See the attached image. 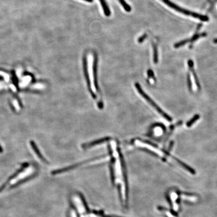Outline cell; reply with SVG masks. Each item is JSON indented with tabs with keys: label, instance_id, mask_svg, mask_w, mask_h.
<instances>
[{
	"label": "cell",
	"instance_id": "cell-12",
	"mask_svg": "<svg viewBox=\"0 0 217 217\" xmlns=\"http://www.w3.org/2000/svg\"><path fill=\"white\" fill-rule=\"evenodd\" d=\"M100 1L106 16H108V17L110 16L111 11L105 0H100Z\"/></svg>",
	"mask_w": 217,
	"mask_h": 217
},
{
	"label": "cell",
	"instance_id": "cell-10",
	"mask_svg": "<svg viewBox=\"0 0 217 217\" xmlns=\"http://www.w3.org/2000/svg\"><path fill=\"white\" fill-rule=\"evenodd\" d=\"M187 64H188V66L189 67V69L190 70L192 74H193V77L194 78V81L196 82V84L197 87H198V89H201V86H200V82L199 81V79H198V77L196 75V72L194 69V62L192 61V60H189L187 61Z\"/></svg>",
	"mask_w": 217,
	"mask_h": 217
},
{
	"label": "cell",
	"instance_id": "cell-15",
	"mask_svg": "<svg viewBox=\"0 0 217 217\" xmlns=\"http://www.w3.org/2000/svg\"><path fill=\"white\" fill-rule=\"evenodd\" d=\"M119 1L126 11L130 12L131 11V7L127 4V3L125 1V0H119Z\"/></svg>",
	"mask_w": 217,
	"mask_h": 217
},
{
	"label": "cell",
	"instance_id": "cell-21",
	"mask_svg": "<svg viewBox=\"0 0 217 217\" xmlns=\"http://www.w3.org/2000/svg\"><path fill=\"white\" fill-rule=\"evenodd\" d=\"M2 152H3V149H2V146H1V144H0V153H2Z\"/></svg>",
	"mask_w": 217,
	"mask_h": 217
},
{
	"label": "cell",
	"instance_id": "cell-3",
	"mask_svg": "<svg viewBox=\"0 0 217 217\" xmlns=\"http://www.w3.org/2000/svg\"><path fill=\"white\" fill-rule=\"evenodd\" d=\"M135 88L136 89L137 91L138 92L139 94H140L141 96H142L143 98L145 100L147 101L148 103L153 108H154V109L156 110V111H157L158 113L159 114H160L165 119H166L167 121L168 122H172V120L171 117H170L169 116L166 114L165 112H164L156 104L155 102H154L153 100H152L150 97L148 96L147 95V94L144 92L143 89H142L141 87L140 86V84H139L138 83H135Z\"/></svg>",
	"mask_w": 217,
	"mask_h": 217
},
{
	"label": "cell",
	"instance_id": "cell-4",
	"mask_svg": "<svg viewBox=\"0 0 217 217\" xmlns=\"http://www.w3.org/2000/svg\"><path fill=\"white\" fill-rule=\"evenodd\" d=\"M161 1H162L166 5L168 6V7H169L170 8H171L176 11H177L180 13H182L184 15H186L187 16H190L194 18H196V19H199L200 20L204 21V22H207L209 20L208 17H207V16L198 14L196 13L190 11L183 9L182 7H180L175 4L171 2L170 0H161Z\"/></svg>",
	"mask_w": 217,
	"mask_h": 217
},
{
	"label": "cell",
	"instance_id": "cell-5",
	"mask_svg": "<svg viewBox=\"0 0 217 217\" xmlns=\"http://www.w3.org/2000/svg\"><path fill=\"white\" fill-rule=\"evenodd\" d=\"M72 201L77 212L81 214L82 217L87 215V208L84 200L80 195L78 194H74L72 197Z\"/></svg>",
	"mask_w": 217,
	"mask_h": 217
},
{
	"label": "cell",
	"instance_id": "cell-20",
	"mask_svg": "<svg viewBox=\"0 0 217 217\" xmlns=\"http://www.w3.org/2000/svg\"><path fill=\"white\" fill-rule=\"evenodd\" d=\"M86 2H89V3H91L93 2V0H84Z\"/></svg>",
	"mask_w": 217,
	"mask_h": 217
},
{
	"label": "cell",
	"instance_id": "cell-13",
	"mask_svg": "<svg viewBox=\"0 0 217 217\" xmlns=\"http://www.w3.org/2000/svg\"><path fill=\"white\" fill-rule=\"evenodd\" d=\"M153 61L155 63H157L158 61V53L157 46L153 43Z\"/></svg>",
	"mask_w": 217,
	"mask_h": 217
},
{
	"label": "cell",
	"instance_id": "cell-19",
	"mask_svg": "<svg viewBox=\"0 0 217 217\" xmlns=\"http://www.w3.org/2000/svg\"><path fill=\"white\" fill-rule=\"evenodd\" d=\"M70 217H78L76 212L74 210H72L70 212Z\"/></svg>",
	"mask_w": 217,
	"mask_h": 217
},
{
	"label": "cell",
	"instance_id": "cell-11",
	"mask_svg": "<svg viewBox=\"0 0 217 217\" xmlns=\"http://www.w3.org/2000/svg\"><path fill=\"white\" fill-rule=\"evenodd\" d=\"M30 145L31 146L32 148L33 149L34 152L36 153V154L37 155V156L42 161H43L44 162L48 163L47 160L45 159V158L43 156L41 153L40 151L39 150L38 148L37 147V145H36V144L35 143V142H34L33 140H31L30 141Z\"/></svg>",
	"mask_w": 217,
	"mask_h": 217
},
{
	"label": "cell",
	"instance_id": "cell-24",
	"mask_svg": "<svg viewBox=\"0 0 217 217\" xmlns=\"http://www.w3.org/2000/svg\"><path fill=\"white\" fill-rule=\"evenodd\" d=\"M215 2H217V0H215Z\"/></svg>",
	"mask_w": 217,
	"mask_h": 217
},
{
	"label": "cell",
	"instance_id": "cell-18",
	"mask_svg": "<svg viewBox=\"0 0 217 217\" xmlns=\"http://www.w3.org/2000/svg\"><path fill=\"white\" fill-rule=\"evenodd\" d=\"M84 217H103L101 216L98 215H96L95 214H87L86 215L84 216Z\"/></svg>",
	"mask_w": 217,
	"mask_h": 217
},
{
	"label": "cell",
	"instance_id": "cell-14",
	"mask_svg": "<svg viewBox=\"0 0 217 217\" xmlns=\"http://www.w3.org/2000/svg\"><path fill=\"white\" fill-rule=\"evenodd\" d=\"M200 116L199 115L196 114V115L194 116L191 119L189 120V121L187 122V127H190L191 126H192L194 123L196 122L197 120H198L199 119H200Z\"/></svg>",
	"mask_w": 217,
	"mask_h": 217
},
{
	"label": "cell",
	"instance_id": "cell-7",
	"mask_svg": "<svg viewBox=\"0 0 217 217\" xmlns=\"http://www.w3.org/2000/svg\"><path fill=\"white\" fill-rule=\"evenodd\" d=\"M207 35V33H206V32H204V33L201 34H194L193 36V37H191V38L185 39V40H184L181 41H179V42H177V43H176L174 44V47L176 48H180V47H182V46L186 45V44H187V43H189V42H190V43H194L195 41L197 40L198 39L201 38V37H206Z\"/></svg>",
	"mask_w": 217,
	"mask_h": 217
},
{
	"label": "cell",
	"instance_id": "cell-23",
	"mask_svg": "<svg viewBox=\"0 0 217 217\" xmlns=\"http://www.w3.org/2000/svg\"><path fill=\"white\" fill-rule=\"evenodd\" d=\"M1 79H3V77H0V80H1Z\"/></svg>",
	"mask_w": 217,
	"mask_h": 217
},
{
	"label": "cell",
	"instance_id": "cell-9",
	"mask_svg": "<svg viewBox=\"0 0 217 217\" xmlns=\"http://www.w3.org/2000/svg\"><path fill=\"white\" fill-rule=\"evenodd\" d=\"M111 139V138H110V137H104L102 138L99 139L95 140V141H93L92 142H89L87 143L84 144L82 145V147L84 148H86H86H90V147L97 145L103 143L105 142H107V141H108L109 140H110Z\"/></svg>",
	"mask_w": 217,
	"mask_h": 217
},
{
	"label": "cell",
	"instance_id": "cell-6",
	"mask_svg": "<svg viewBox=\"0 0 217 217\" xmlns=\"http://www.w3.org/2000/svg\"><path fill=\"white\" fill-rule=\"evenodd\" d=\"M83 69H84V77L86 80V82L88 86V89L89 91V93L91 95L92 98L95 100H96V96L95 95L94 91H93V89L91 88V83L90 82V79H89V74L88 72V62H87V59L86 55H84V57L83 58Z\"/></svg>",
	"mask_w": 217,
	"mask_h": 217
},
{
	"label": "cell",
	"instance_id": "cell-16",
	"mask_svg": "<svg viewBox=\"0 0 217 217\" xmlns=\"http://www.w3.org/2000/svg\"><path fill=\"white\" fill-rule=\"evenodd\" d=\"M187 84L189 88V90L191 91L192 89V83L191 81V76L189 74H187Z\"/></svg>",
	"mask_w": 217,
	"mask_h": 217
},
{
	"label": "cell",
	"instance_id": "cell-1",
	"mask_svg": "<svg viewBox=\"0 0 217 217\" xmlns=\"http://www.w3.org/2000/svg\"><path fill=\"white\" fill-rule=\"evenodd\" d=\"M115 159H114L112 164V172L114 182L120 190L121 198L123 201L126 200V187L125 180L124 170L123 167L122 157L119 148L115 152Z\"/></svg>",
	"mask_w": 217,
	"mask_h": 217
},
{
	"label": "cell",
	"instance_id": "cell-8",
	"mask_svg": "<svg viewBox=\"0 0 217 217\" xmlns=\"http://www.w3.org/2000/svg\"><path fill=\"white\" fill-rule=\"evenodd\" d=\"M97 67H98V57L96 53L94 54V60L93 62V85L96 91H99L98 83L97 80Z\"/></svg>",
	"mask_w": 217,
	"mask_h": 217
},
{
	"label": "cell",
	"instance_id": "cell-22",
	"mask_svg": "<svg viewBox=\"0 0 217 217\" xmlns=\"http://www.w3.org/2000/svg\"><path fill=\"white\" fill-rule=\"evenodd\" d=\"M213 42H214V43H217V38H216L214 39V40H213Z\"/></svg>",
	"mask_w": 217,
	"mask_h": 217
},
{
	"label": "cell",
	"instance_id": "cell-17",
	"mask_svg": "<svg viewBox=\"0 0 217 217\" xmlns=\"http://www.w3.org/2000/svg\"><path fill=\"white\" fill-rule=\"evenodd\" d=\"M147 35L146 34H144L143 35L141 36V37H139L138 39L139 43H142V42H143V41L147 38Z\"/></svg>",
	"mask_w": 217,
	"mask_h": 217
},
{
	"label": "cell",
	"instance_id": "cell-2",
	"mask_svg": "<svg viewBox=\"0 0 217 217\" xmlns=\"http://www.w3.org/2000/svg\"><path fill=\"white\" fill-rule=\"evenodd\" d=\"M27 166H28V165L26 164L24 167V169L20 170L19 172H18L15 176L13 177V178L9 180V182H8V184H6V185L3 186L0 188V191L3 190L6 187V186H8V187L9 186L11 187H13V186H15V184H17L18 183L21 182L22 181L26 179L29 177H30L31 175H32L35 172L34 168H33V167H29L28 168H27Z\"/></svg>",
	"mask_w": 217,
	"mask_h": 217
}]
</instances>
